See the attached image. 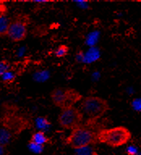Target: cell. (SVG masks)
I'll return each mask as SVG.
<instances>
[{"mask_svg": "<svg viewBox=\"0 0 141 155\" xmlns=\"http://www.w3.org/2000/svg\"><path fill=\"white\" fill-rule=\"evenodd\" d=\"M30 17L28 15L19 14L11 19L7 36L13 42H20L26 38L30 24Z\"/></svg>", "mask_w": 141, "mask_h": 155, "instance_id": "obj_5", "label": "cell"}, {"mask_svg": "<svg viewBox=\"0 0 141 155\" xmlns=\"http://www.w3.org/2000/svg\"><path fill=\"white\" fill-rule=\"evenodd\" d=\"M75 60L78 63L85 62V54L82 50H79L75 55Z\"/></svg>", "mask_w": 141, "mask_h": 155, "instance_id": "obj_15", "label": "cell"}, {"mask_svg": "<svg viewBox=\"0 0 141 155\" xmlns=\"http://www.w3.org/2000/svg\"><path fill=\"white\" fill-rule=\"evenodd\" d=\"M97 132L92 129V126L88 124H81L72 129L65 142L70 147L75 150L87 147L97 143Z\"/></svg>", "mask_w": 141, "mask_h": 155, "instance_id": "obj_2", "label": "cell"}, {"mask_svg": "<svg viewBox=\"0 0 141 155\" xmlns=\"http://www.w3.org/2000/svg\"><path fill=\"white\" fill-rule=\"evenodd\" d=\"M11 19L3 13L0 14V37L7 36Z\"/></svg>", "mask_w": 141, "mask_h": 155, "instance_id": "obj_8", "label": "cell"}, {"mask_svg": "<svg viewBox=\"0 0 141 155\" xmlns=\"http://www.w3.org/2000/svg\"><path fill=\"white\" fill-rule=\"evenodd\" d=\"M12 67V64L8 60L0 61V76H2L5 72L9 70Z\"/></svg>", "mask_w": 141, "mask_h": 155, "instance_id": "obj_13", "label": "cell"}, {"mask_svg": "<svg viewBox=\"0 0 141 155\" xmlns=\"http://www.w3.org/2000/svg\"><path fill=\"white\" fill-rule=\"evenodd\" d=\"M131 105L136 111H141V99H134Z\"/></svg>", "mask_w": 141, "mask_h": 155, "instance_id": "obj_17", "label": "cell"}, {"mask_svg": "<svg viewBox=\"0 0 141 155\" xmlns=\"http://www.w3.org/2000/svg\"><path fill=\"white\" fill-rule=\"evenodd\" d=\"M75 155H97V151L90 145L79 150H75Z\"/></svg>", "mask_w": 141, "mask_h": 155, "instance_id": "obj_12", "label": "cell"}, {"mask_svg": "<svg viewBox=\"0 0 141 155\" xmlns=\"http://www.w3.org/2000/svg\"><path fill=\"white\" fill-rule=\"evenodd\" d=\"M0 155H7V150L5 149V146L0 145Z\"/></svg>", "mask_w": 141, "mask_h": 155, "instance_id": "obj_18", "label": "cell"}, {"mask_svg": "<svg viewBox=\"0 0 141 155\" xmlns=\"http://www.w3.org/2000/svg\"><path fill=\"white\" fill-rule=\"evenodd\" d=\"M84 115L80 109L74 107L63 109L58 116V123L61 128L72 130L83 124Z\"/></svg>", "mask_w": 141, "mask_h": 155, "instance_id": "obj_6", "label": "cell"}, {"mask_svg": "<svg viewBox=\"0 0 141 155\" xmlns=\"http://www.w3.org/2000/svg\"><path fill=\"white\" fill-rule=\"evenodd\" d=\"M98 142L103 143L110 147H119L131 140V133L123 126H117L110 128H103L97 132Z\"/></svg>", "mask_w": 141, "mask_h": 155, "instance_id": "obj_3", "label": "cell"}, {"mask_svg": "<svg viewBox=\"0 0 141 155\" xmlns=\"http://www.w3.org/2000/svg\"><path fill=\"white\" fill-rule=\"evenodd\" d=\"M126 152L128 155H138L139 150L135 145H129L126 147Z\"/></svg>", "mask_w": 141, "mask_h": 155, "instance_id": "obj_16", "label": "cell"}, {"mask_svg": "<svg viewBox=\"0 0 141 155\" xmlns=\"http://www.w3.org/2000/svg\"><path fill=\"white\" fill-rule=\"evenodd\" d=\"M29 149L31 150L32 152L35 153H41L44 150V145H37V144H35V143L29 141Z\"/></svg>", "mask_w": 141, "mask_h": 155, "instance_id": "obj_14", "label": "cell"}, {"mask_svg": "<svg viewBox=\"0 0 141 155\" xmlns=\"http://www.w3.org/2000/svg\"><path fill=\"white\" fill-rule=\"evenodd\" d=\"M138 155H139V154H138ZM139 155H141V154H139Z\"/></svg>", "mask_w": 141, "mask_h": 155, "instance_id": "obj_20", "label": "cell"}, {"mask_svg": "<svg viewBox=\"0 0 141 155\" xmlns=\"http://www.w3.org/2000/svg\"><path fill=\"white\" fill-rule=\"evenodd\" d=\"M70 48L67 45H60L58 48H56L54 51V56L58 58H65L66 56L69 53Z\"/></svg>", "mask_w": 141, "mask_h": 155, "instance_id": "obj_11", "label": "cell"}, {"mask_svg": "<svg viewBox=\"0 0 141 155\" xmlns=\"http://www.w3.org/2000/svg\"><path fill=\"white\" fill-rule=\"evenodd\" d=\"M1 78H2V82L4 84H12L15 82V80L16 78V74L13 70L10 69L9 70H7V72H5L1 76Z\"/></svg>", "mask_w": 141, "mask_h": 155, "instance_id": "obj_10", "label": "cell"}, {"mask_svg": "<svg viewBox=\"0 0 141 155\" xmlns=\"http://www.w3.org/2000/svg\"><path fill=\"white\" fill-rule=\"evenodd\" d=\"M30 142L35 143L40 145H45L46 144H48L50 141V137H48L45 132L43 131H36L32 135L30 138Z\"/></svg>", "mask_w": 141, "mask_h": 155, "instance_id": "obj_7", "label": "cell"}, {"mask_svg": "<svg viewBox=\"0 0 141 155\" xmlns=\"http://www.w3.org/2000/svg\"><path fill=\"white\" fill-rule=\"evenodd\" d=\"M80 108L83 115L87 117L86 124H93L109 111V105L103 98L89 95L83 98Z\"/></svg>", "mask_w": 141, "mask_h": 155, "instance_id": "obj_1", "label": "cell"}, {"mask_svg": "<svg viewBox=\"0 0 141 155\" xmlns=\"http://www.w3.org/2000/svg\"><path fill=\"white\" fill-rule=\"evenodd\" d=\"M35 126L38 131H43L48 129L51 126V122L48 120L47 117L46 116H39L35 120Z\"/></svg>", "mask_w": 141, "mask_h": 155, "instance_id": "obj_9", "label": "cell"}, {"mask_svg": "<svg viewBox=\"0 0 141 155\" xmlns=\"http://www.w3.org/2000/svg\"><path fill=\"white\" fill-rule=\"evenodd\" d=\"M50 99L54 106L63 109L74 107L83 99L82 94L74 88L58 87L50 93Z\"/></svg>", "mask_w": 141, "mask_h": 155, "instance_id": "obj_4", "label": "cell"}, {"mask_svg": "<svg viewBox=\"0 0 141 155\" xmlns=\"http://www.w3.org/2000/svg\"><path fill=\"white\" fill-rule=\"evenodd\" d=\"M78 4L79 5H81V7H86V6H85V5L87 4V2H78Z\"/></svg>", "mask_w": 141, "mask_h": 155, "instance_id": "obj_19", "label": "cell"}]
</instances>
